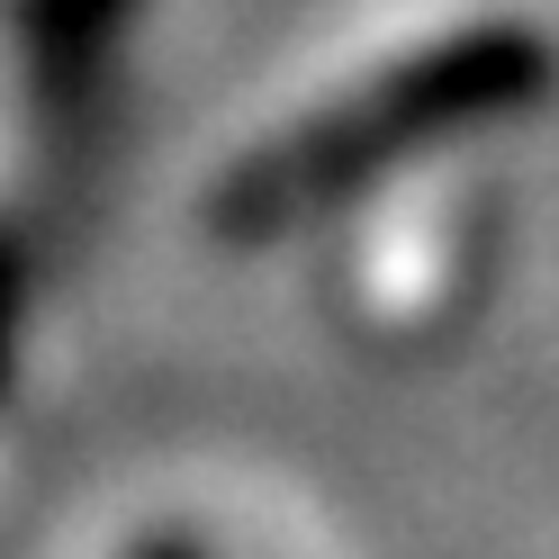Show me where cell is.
<instances>
[{
	"instance_id": "7a4b0ae2",
	"label": "cell",
	"mask_w": 559,
	"mask_h": 559,
	"mask_svg": "<svg viewBox=\"0 0 559 559\" xmlns=\"http://www.w3.org/2000/svg\"><path fill=\"white\" fill-rule=\"evenodd\" d=\"M46 559H370L317 487L243 451H154L55 523Z\"/></svg>"
},
{
	"instance_id": "277c9868",
	"label": "cell",
	"mask_w": 559,
	"mask_h": 559,
	"mask_svg": "<svg viewBox=\"0 0 559 559\" xmlns=\"http://www.w3.org/2000/svg\"><path fill=\"white\" fill-rule=\"evenodd\" d=\"M0 10H19V0H0Z\"/></svg>"
},
{
	"instance_id": "6da1fadb",
	"label": "cell",
	"mask_w": 559,
	"mask_h": 559,
	"mask_svg": "<svg viewBox=\"0 0 559 559\" xmlns=\"http://www.w3.org/2000/svg\"><path fill=\"white\" fill-rule=\"evenodd\" d=\"M559 37L478 0L271 91L190 181L199 271L361 370H425L497 317Z\"/></svg>"
},
{
	"instance_id": "3957f363",
	"label": "cell",
	"mask_w": 559,
	"mask_h": 559,
	"mask_svg": "<svg viewBox=\"0 0 559 559\" xmlns=\"http://www.w3.org/2000/svg\"><path fill=\"white\" fill-rule=\"evenodd\" d=\"M37 442H46V406H37V262L19 253V235H0V523L27 506Z\"/></svg>"
}]
</instances>
